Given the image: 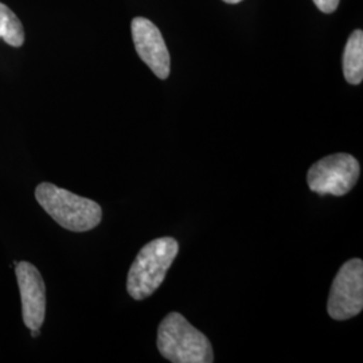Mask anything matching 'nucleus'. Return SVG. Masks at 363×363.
I'll list each match as a JSON object with an SVG mask.
<instances>
[{"instance_id":"obj_1","label":"nucleus","mask_w":363,"mask_h":363,"mask_svg":"<svg viewBox=\"0 0 363 363\" xmlns=\"http://www.w3.org/2000/svg\"><path fill=\"white\" fill-rule=\"evenodd\" d=\"M157 349L174 363H211L214 352L205 334L178 313H169L157 328Z\"/></svg>"},{"instance_id":"obj_2","label":"nucleus","mask_w":363,"mask_h":363,"mask_svg":"<svg viewBox=\"0 0 363 363\" xmlns=\"http://www.w3.org/2000/svg\"><path fill=\"white\" fill-rule=\"evenodd\" d=\"M35 198L52 220L70 232L91 230L103 218V210L97 202L52 183H40L35 190Z\"/></svg>"},{"instance_id":"obj_3","label":"nucleus","mask_w":363,"mask_h":363,"mask_svg":"<svg viewBox=\"0 0 363 363\" xmlns=\"http://www.w3.org/2000/svg\"><path fill=\"white\" fill-rule=\"evenodd\" d=\"M179 245L172 237H162L142 247L130 265L127 289L130 298L143 300L151 296L166 279L178 256Z\"/></svg>"},{"instance_id":"obj_4","label":"nucleus","mask_w":363,"mask_h":363,"mask_svg":"<svg viewBox=\"0 0 363 363\" xmlns=\"http://www.w3.org/2000/svg\"><path fill=\"white\" fill-rule=\"evenodd\" d=\"M361 167L358 160L350 154L325 156L312 164L307 182L315 194L346 195L359 178Z\"/></svg>"},{"instance_id":"obj_5","label":"nucleus","mask_w":363,"mask_h":363,"mask_svg":"<svg viewBox=\"0 0 363 363\" xmlns=\"http://www.w3.org/2000/svg\"><path fill=\"white\" fill-rule=\"evenodd\" d=\"M363 308V262L352 259L342 265L330 291L327 311L335 320H347Z\"/></svg>"},{"instance_id":"obj_6","label":"nucleus","mask_w":363,"mask_h":363,"mask_svg":"<svg viewBox=\"0 0 363 363\" xmlns=\"http://www.w3.org/2000/svg\"><path fill=\"white\" fill-rule=\"evenodd\" d=\"M135 49L140 60L148 66L156 77L169 78L171 58L166 42L157 27L148 19L138 16L130 23Z\"/></svg>"},{"instance_id":"obj_7","label":"nucleus","mask_w":363,"mask_h":363,"mask_svg":"<svg viewBox=\"0 0 363 363\" xmlns=\"http://www.w3.org/2000/svg\"><path fill=\"white\" fill-rule=\"evenodd\" d=\"M23 322L30 330L40 328L46 313V288L38 269L26 261L16 264Z\"/></svg>"},{"instance_id":"obj_8","label":"nucleus","mask_w":363,"mask_h":363,"mask_svg":"<svg viewBox=\"0 0 363 363\" xmlns=\"http://www.w3.org/2000/svg\"><path fill=\"white\" fill-rule=\"evenodd\" d=\"M343 74L351 85H359L363 79V33L355 30L343 52Z\"/></svg>"},{"instance_id":"obj_9","label":"nucleus","mask_w":363,"mask_h":363,"mask_svg":"<svg viewBox=\"0 0 363 363\" xmlns=\"http://www.w3.org/2000/svg\"><path fill=\"white\" fill-rule=\"evenodd\" d=\"M0 39L13 48H21L25 42L22 22L11 9L3 3H0Z\"/></svg>"},{"instance_id":"obj_10","label":"nucleus","mask_w":363,"mask_h":363,"mask_svg":"<svg viewBox=\"0 0 363 363\" xmlns=\"http://www.w3.org/2000/svg\"><path fill=\"white\" fill-rule=\"evenodd\" d=\"M315 6L325 13H333L337 11L339 0H313Z\"/></svg>"},{"instance_id":"obj_11","label":"nucleus","mask_w":363,"mask_h":363,"mask_svg":"<svg viewBox=\"0 0 363 363\" xmlns=\"http://www.w3.org/2000/svg\"><path fill=\"white\" fill-rule=\"evenodd\" d=\"M39 335V328H35V330H31V337H37Z\"/></svg>"},{"instance_id":"obj_12","label":"nucleus","mask_w":363,"mask_h":363,"mask_svg":"<svg viewBox=\"0 0 363 363\" xmlns=\"http://www.w3.org/2000/svg\"><path fill=\"white\" fill-rule=\"evenodd\" d=\"M225 3H229V4H237V3H240V1H242V0H223Z\"/></svg>"}]
</instances>
